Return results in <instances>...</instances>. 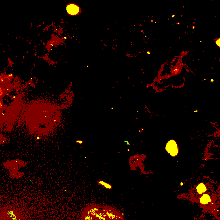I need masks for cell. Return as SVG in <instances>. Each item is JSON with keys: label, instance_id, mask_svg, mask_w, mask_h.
Returning <instances> with one entry per match:
<instances>
[{"label": "cell", "instance_id": "1", "mask_svg": "<svg viewBox=\"0 0 220 220\" xmlns=\"http://www.w3.org/2000/svg\"><path fill=\"white\" fill-rule=\"evenodd\" d=\"M166 150L168 153L173 157L177 156L179 153V148L177 143L174 140H171L168 142Z\"/></svg>", "mask_w": 220, "mask_h": 220}, {"label": "cell", "instance_id": "2", "mask_svg": "<svg viewBox=\"0 0 220 220\" xmlns=\"http://www.w3.org/2000/svg\"><path fill=\"white\" fill-rule=\"evenodd\" d=\"M67 11L70 14L74 15L79 13L80 9L79 7L75 4H70L67 6Z\"/></svg>", "mask_w": 220, "mask_h": 220}, {"label": "cell", "instance_id": "4", "mask_svg": "<svg viewBox=\"0 0 220 220\" xmlns=\"http://www.w3.org/2000/svg\"><path fill=\"white\" fill-rule=\"evenodd\" d=\"M209 201V198L206 196H202V198L201 199V202L203 204H206Z\"/></svg>", "mask_w": 220, "mask_h": 220}, {"label": "cell", "instance_id": "3", "mask_svg": "<svg viewBox=\"0 0 220 220\" xmlns=\"http://www.w3.org/2000/svg\"><path fill=\"white\" fill-rule=\"evenodd\" d=\"M1 219L3 220H20L13 212L6 213L1 216Z\"/></svg>", "mask_w": 220, "mask_h": 220}, {"label": "cell", "instance_id": "5", "mask_svg": "<svg viewBox=\"0 0 220 220\" xmlns=\"http://www.w3.org/2000/svg\"><path fill=\"white\" fill-rule=\"evenodd\" d=\"M197 190L199 193H203L205 191V187L202 184H201L197 187Z\"/></svg>", "mask_w": 220, "mask_h": 220}, {"label": "cell", "instance_id": "6", "mask_svg": "<svg viewBox=\"0 0 220 220\" xmlns=\"http://www.w3.org/2000/svg\"><path fill=\"white\" fill-rule=\"evenodd\" d=\"M77 143H79V144H82L83 143V141H82L80 140L77 141Z\"/></svg>", "mask_w": 220, "mask_h": 220}]
</instances>
